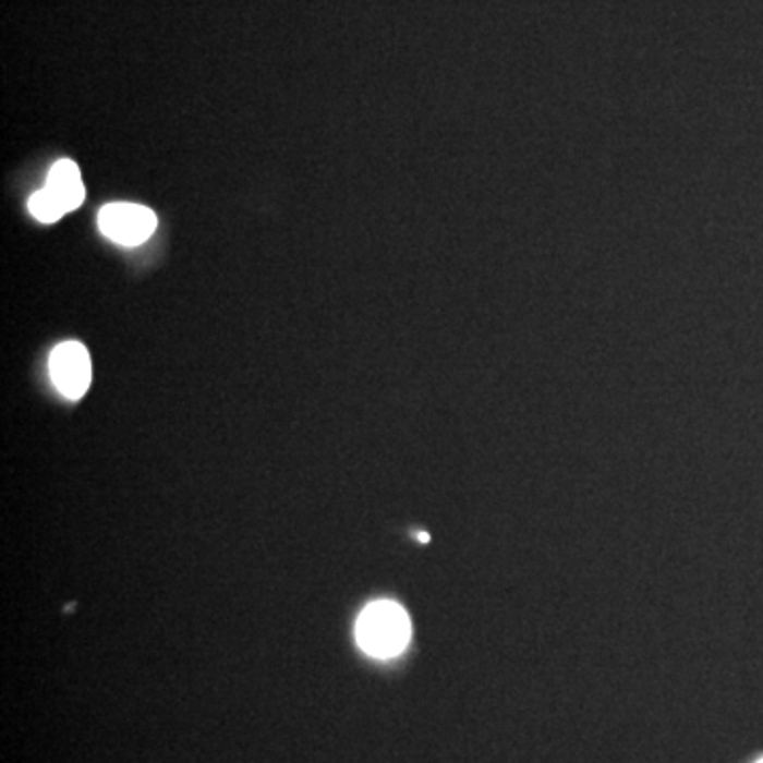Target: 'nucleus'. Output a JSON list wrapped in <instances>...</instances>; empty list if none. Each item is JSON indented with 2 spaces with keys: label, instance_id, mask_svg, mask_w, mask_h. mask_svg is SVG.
Here are the masks:
<instances>
[{
  "label": "nucleus",
  "instance_id": "obj_1",
  "mask_svg": "<svg viewBox=\"0 0 763 763\" xmlns=\"http://www.w3.org/2000/svg\"><path fill=\"white\" fill-rule=\"evenodd\" d=\"M412 623L405 609L392 601L367 605L356 621V643L372 657L388 659L408 647Z\"/></svg>",
  "mask_w": 763,
  "mask_h": 763
},
{
  "label": "nucleus",
  "instance_id": "obj_2",
  "mask_svg": "<svg viewBox=\"0 0 763 763\" xmlns=\"http://www.w3.org/2000/svg\"><path fill=\"white\" fill-rule=\"evenodd\" d=\"M98 228L117 244L138 246L152 238L157 228V217L147 206L114 202L100 210Z\"/></svg>",
  "mask_w": 763,
  "mask_h": 763
},
{
  "label": "nucleus",
  "instance_id": "obj_3",
  "mask_svg": "<svg viewBox=\"0 0 763 763\" xmlns=\"http://www.w3.org/2000/svg\"><path fill=\"white\" fill-rule=\"evenodd\" d=\"M49 374L56 388L69 397L81 399L92 384V361L85 346L64 342L56 346L49 359Z\"/></svg>",
  "mask_w": 763,
  "mask_h": 763
},
{
  "label": "nucleus",
  "instance_id": "obj_4",
  "mask_svg": "<svg viewBox=\"0 0 763 763\" xmlns=\"http://www.w3.org/2000/svg\"><path fill=\"white\" fill-rule=\"evenodd\" d=\"M45 190L49 191L62 204V208L66 213L76 210L85 199V185L81 181V172H78L75 161H71V159L58 161L47 177Z\"/></svg>",
  "mask_w": 763,
  "mask_h": 763
},
{
  "label": "nucleus",
  "instance_id": "obj_5",
  "mask_svg": "<svg viewBox=\"0 0 763 763\" xmlns=\"http://www.w3.org/2000/svg\"><path fill=\"white\" fill-rule=\"evenodd\" d=\"M28 210L33 213L35 219L43 221V223H56V221H60L66 215L62 204L45 187L31 197Z\"/></svg>",
  "mask_w": 763,
  "mask_h": 763
},
{
  "label": "nucleus",
  "instance_id": "obj_6",
  "mask_svg": "<svg viewBox=\"0 0 763 763\" xmlns=\"http://www.w3.org/2000/svg\"><path fill=\"white\" fill-rule=\"evenodd\" d=\"M414 536L419 538L420 543H428L431 541V536L426 533H414Z\"/></svg>",
  "mask_w": 763,
  "mask_h": 763
},
{
  "label": "nucleus",
  "instance_id": "obj_7",
  "mask_svg": "<svg viewBox=\"0 0 763 763\" xmlns=\"http://www.w3.org/2000/svg\"><path fill=\"white\" fill-rule=\"evenodd\" d=\"M758 763H763V760H760V762H758Z\"/></svg>",
  "mask_w": 763,
  "mask_h": 763
}]
</instances>
